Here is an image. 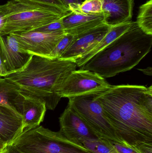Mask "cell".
Instances as JSON below:
<instances>
[{"mask_svg": "<svg viewBox=\"0 0 152 153\" xmlns=\"http://www.w3.org/2000/svg\"><path fill=\"white\" fill-rule=\"evenodd\" d=\"M95 99L123 145L135 151L152 145V85H111Z\"/></svg>", "mask_w": 152, "mask_h": 153, "instance_id": "1", "label": "cell"}, {"mask_svg": "<svg viewBox=\"0 0 152 153\" xmlns=\"http://www.w3.org/2000/svg\"><path fill=\"white\" fill-rule=\"evenodd\" d=\"M77 67L72 61L33 56L22 70L4 77L18 85L23 94L43 100L46 109L53 110L61 99L62 84Z\"/></svg>", "mask_w": 152, "mask_h": 153, "instance_id": "2", "label": "cell"}, {"mask_svg": "<svg viewBox=\"0 0 152 153\" xmlns=\"http://www.w3.org/2000/svg\"><path fill=\"white\" fill-rule=\"evenodd\" d=\"M152 45V36L144 33L135 22L127 31L80 68L104 78L113 77L135 67L150 53Z\"/></svg>", "mask_w": 152, "mask_h": 153, "instance_id": "3", "label": "cell"}, {"mask_svg": "<svg viewBox=\"0 0 152 153\" xmlns=\"http://www.w3.org/2000/svg\"><path fill=\"white\" fill-rule=\"evenodd\" d=\"M7 2L9 12L0 36L31 31L60 20L71 12L18 0Z\"/></svg>", "mask_w": 152, "mask_h": 153, "instance_id": "4", "label": "cell"}, {"mask_svg": "<svg viewBox=\"0 0 152 153\" xmlns=\"http://www.w3.org/2000/svg\"><path fill=\"white\" fill-rule=\"evenodd\" d=\"M23 153H92L59 132L42 126L24 129L10 144Z\"/></svg>", "mask_w": 152, "mask_h": 153, "instance_id": "5", "label": "cell"}, {"mask_svg": "<svg viewBox=\"0 0 152 153\" xmlns=\"http://www.w3.org/2000/svg\"><path fill=\"white\" fill-rule=\"evenodd\" d=\"M97 94L70 98L68 103L97 138L123 145L115 129L105 117L101 105L95 99Z\"/></svg>", "mask_w": 152, "mask_h": 153, "instance_id": "6", "label": "cell"}, {"mask_svg": "<svg viewBox=\"0 0 152 153\" xmlns=\"http://www.w3.org/2000/svg\"><path fill=\"white\" fill-rule=\"evenodd\" d=\"M105 78L88 70L80 68L71 72L62 84L59 95L60 98L101 93L110 88Z\"/></svg>", "mask_w": 152, "mask_h": 153, "instance_id": "7", "label": "cell"}, {"mask_svg": "<svg viewBox=\"0 0 152 153\" xmlns=\"http://www.w3.org/2000/svg\"><path fill=\"white\" fill-rule=\"evenodd\" d=\"M65 34L64 32L45 33L31 30L12 34L21 50L33 56L49 58L51 53Z\"/></svg>", "mask_w": 152, "mask_h": 153, "instance_id": "8", "label": "cell"}, {"mask_svg": "<svg viewBox=\"0 0 152 153\" xmlns=\"http://www.w3.org/2000/svg\"><path fill=\"white\" fill-rule=\"evenodd\" d=\"M59 121V132L70 141L82 144L86 140L97 138L68 103Z\"/></svg>", "mask_w": 152, "mask_h": 153, "instance_id": "9", "label": "cell"}, {"mask_svg": "<svg viewBox=\"0 0 152 153\" xmlns=\"http://www.w3.org/2000/svg\"><path fill=\"white\" fill-rule=\"evenodd\" d=\"M111 26L103 23L80 35L59 58L75 62L93 48L106 35Z\"/></svg>", "mask_w": 152, "mask_h": 153, "instance_id": "10", "label": "cell"}, {"mask_svg": "<svg viewBox=\"0 0 152 153\" xmlns=\"http://www.w3.org/2000/svg\"><path fill=\"white\" fill-rule=\"evenodd\" d=\"M0 53L8 74L22 70L33 56L19 47L12 34L0 36Z\"/></svg>", "mask_w": 152, "mask_h": 153, "instance_id": "11", "label": "cell"}, {"mask_svg": "<svg viewBox=\"0 0 152 153\" xmlns=\"http://www.w3.org/2000/svg\"><path fill=\"white\" fill-rule=\"evenodd\" d=\"M22 131L21 114L10 106L0 104V142L10 144Z\"/></svg>", "mask_w": 152, "mask_h": 153, "instance_id": "12", "label": "cell"}, {"mask_svg": "<svg viewBox=\"0 0 152 153\" xmlns=\"http://www.w3.org/2000/svg\"><path fill=\"white\" fill-rule=\"evenodd\" d=\"M104 13L95 15H86L72 12L61 19L66 34L80 35L104 23Z\"/></svg>", "mask_w": 152, "mask_h": 153, "instance_id": "13", "label": "cell"}, {"mask_svg": "<svg viewBox=\"0 0 152 153\" xmlns=\"http://www.w3.org/2000/svg\"><path fill=\"white\" fill-rule=\"evenodd\" d=\"M134 0H103L104 23L113 26L132 21Z\"/></svg>", "mask_w": 152, "mask_h": 153, "instance_id": "14", "label": "cell"}, {"mask_svg": "<svg viewBox=\"0 0 152 153\" xmlns=\"http://www.w3.org/2000/svg\"><path fill=\"white\" fill-rule=\"evenodd\" d=\"M23 95L24 100L21 112L23 131L26 128L40 126L44 120L47 110L45 102L43 100L30 95Z\"/></svg>", "mask_w": 152, "mask_h": 153, "instance_id": "15", "label": "cell"}, {"mask_svg": "<svg viewBox=\"0 0 152 153\" xmlns=\"http://www.w3.org/2000/svg\"><path fill=\"white\" fill-rule=\"evenodd\" d=\"M134 22H128L115 26H111L109 30L103 38L90 51L83 55L75 62L77 66L82 67L87 62H88L94 56L101 50L109 45L112 42L117 39L124 33L127 31L133 25Z\"/></svg>", "mask_w": 152, "mask_h": 153, "instance_id": "16", "label": "cell"}, {"mask_svg": "<svg viewBox=\"0 0 152 153\" xmlns=\"http://www.w3.org/2000/svg\"><path fill=\"white\" fill-rule=\"evenodd\" d=\"M24 96L20 87L11 81L0 77V104L10 106L21 115Z\"/></svg>", "mask_w": 152, "mask_h": 153, "instance_id": "17", "label": "cell"}, {"mask_svg": "<svg viewBox=\"0 0 152 153\" xmlns=\"http://www.w3.org/2000/svg\"><path fill=\"white\" fill-rule=\"evenodd\" d=\"M136 23L144 33L152 36V0L139 7Z\"/></svg>", "mask_w": 152, "mask_h": 153, "instance_id": "18", "label": "cell"}, {"mask_svg": "<svg viewBox=\"0 0 152 153\" xmlns=\"http://www.w3.org/2000/svg\"><path fill=\"white\" fill-rule=\"evenodd\" d=\"M82 145L92 153H117L112 142L106 139L93 138L86 140Z\"/></svg>", "mask_w": 152, "mask_h": 153, "instance_id": "19", "label": "cell"}, {"mask_svg": "<svg viewBox=\"0 0 152 153\" xmlns=\"http://www.w3.org/2000/svg\"><path fill=\"white\" fill-rule=\"evenodd\" d=\"M103 0H84L73 13L86 15H95L103 13Z\"/></svg>", "mask_w": 152, "mask_h": 153, "instance_id": "20", "label": "cell"}, {"mask_svg": "<svg viewBox=\"0 0 152 153\" xmlns=\"http://www.w3.org/2000/svg\"><path fill=\"white\" fill-rule=\"evenodd\" d=\"M76 39L75 36L69 34H65L63 38L60 40L55 48L53 50L49 58L51 59H59L72 45Z\"/></svg>", "mask_w": 152, "mask_h": 153, "instance_id": "21", "label": "cell"}, {"mask_svg": "<svg viewBox=\"0 0 152 153\" xmlns=\"http://www.w3.org/2000/svg\"><path fill=\"white\" fill-rule=\"evenodd\" d=\"M20 1L32 3L35 4L56 8L65 12H70L69 9L60 0H18Z\"/></svg>", "mask_w": 152, "mask_h": 153, "instance_id": "22", "label": "cell"}, {"mask_svg": "<svg viewBox=\"0 0 152 153\" xmlns=\"http://www.w3.org/2000/svg\"><path fill=\"white\" fill-rule=\"evenodd\" d=\"M33 30L45 33H58L64 32V28L61 19L57 21L51 22Z\"/></svg>", "mask_w": 152, "mask_h": 153, "instance_id": "23", "label": "cell"}, {"mask_svg": "<svg viewBox=\"0 0 152 153\" xmlns=\"http://www.w3.org/2000/svg\"><path fill=\"white\" fill-rule=\"evenodd\" d=\"M9 12V4L8 2L0 5V34L5 24L6 17Z\"/></svg>", "mask_w": 152, "mask_h": 153, "instance_id": "24", "label": "cell"}, {"mask_svg": "<svg viewBox=\"0 0 152 153\" xmlns=\"http://www.w3.org/2000/svg\"><path fill=\"white\" fill-rule=\"evenodd\" d=\"M112 144L117 153H139L133 149L120 144L114 142H112Z\"/></svg>", "mask_w": 152, "mask_h": 153, "instance_id": "25", "label": "cell"}, {"mask_svg": "<svg viewBox=\"0 0 152 153\" xmlns=\"http://www.w3.org/2000/svg\"><path fill=\"white\" fill-rule=\"evenodd\" d=\"M71 12L74 11L77 9L80 3L79 0H60Z\"/></svg>", "mask_w": 152, "mask_h": 153, "instance_id": "26", "label": "cell"}, {"mask_svg": "<svg viewBox=\"0 0 152 153\" xmlns=\"http://www.w3.org/2000/svg\"><path fill=\"white\" fill-rule=\"evenodd\" d=\"M8 73L6 71V68L3 62L0 53V77H4L8 75Z\"/></svg>", "mask_w": 152, "mask_h": 153, "instance_id": "27", "label": "cell"}, {"mask_svg": "<svg viewBox=\"0 0 152 153\" xmlns=\"http://www.w3.org/2000/svg\"><path fill=\"white\" fill-rule=\"evenodd\" d=\"M3 153H23L11 145L6 146Z\"/></svg>", "mask_w": 152, "mask_h": 153, "instance_id": "28", "label": "cell"}, {"mask_svg": "<svg viewBox=\"0 0 152 153\" xmlns=\"http://www.w3.org/2000/svg\"><path fill=\"white\" fill-rule=\"evenodd\" d=\"M139 71L142 72L144 74L149 76H151L152 74V68L151 67H147L145 69H138Z\"/></svg>", "mask_w": 152, "mask_h": 153, "instance_id": "29", "label": "cell"}, {"mask_svg": "<svg viewBox=\"0 0 152 153\" xmlns=\"http://www.w3.org/2000/svg\"><path fill=\"white\" fill-rule=\"evenodd\" d=\"M6 146V145L4 144L1 142H0V153H3V152Z\"/></svg>", "mask_w": 152, "mask_h": 153, "instance_id": "30", "label": "cell"}, {"mask_svg": "<svg viewBox=\"0 0 152 153\" xmlns=\"http://www.w3.org/2000/svg\"></svg>", "mask_w": 152, "mask_h": 153, "instance_id": "31", "label": "cell"}, {"mask_svg": "<svg viewBox=\"0 0 152 153\" xmlns=\"http://www.w3.org/2000/svg\"></svg>", "mask_w": 152, "mask_h": 153, "instance_id": "32", "label": "cell"}]
</instances>
